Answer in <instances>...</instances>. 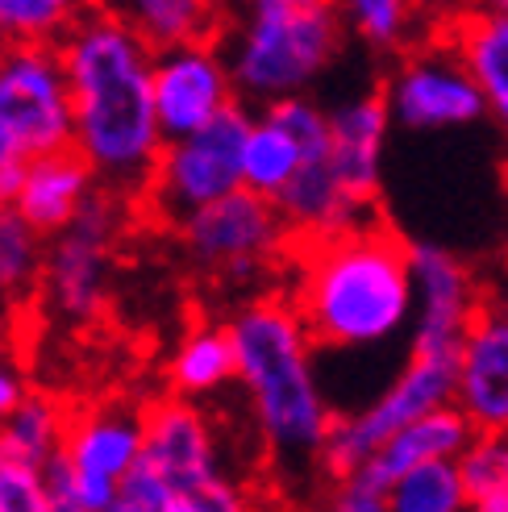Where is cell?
I'll list each match as a JSON object with an SVG mask.
<instances>
[{
  "label": "cell",
  "mask_w": 508,
  "mask_h": 512,
  "mask_svg": "<svg viewBox=\"0 0 508 512\" xmlns=\"http://www.w3.org/2000/svg\"><path fill=\"white\" fill-rule=\"evenodd\" d=\"M454 404V354L409 350L404 367L379 396H371L354 413H338L321 450V475L329 483L354 479L371 458L384 450L400 429Z\"/></svg>",
  "instance_id": "5b68a950"
},
{
  "label": "cell",
  "mask_w": 508,
  "mask_h": 512,
  "mask_svg": "<svg viewBox=\"0 0 508 512\" xmlns=\"http://www.w3.org/2000/svg\"><path fill=\"white\" fill-rule=\"evenodd\" d=\"M279 217H284L292 246H321V242H338L346 234H359V229L375 225L371 204L354 200L325 163H309L292 184L284 188V196L275 200Z\"/></svg>",
  "instance_id": "e0dca14e"
},
{
  "label": "cell",
  "mask_w": 508,
  "mask_h": 512,
  "mask_svg": "<svg viewBox=\"0 0 508 512\" xmlns=\"http://www.w3.org/2000/svg\"><path fill=\"white\" fill-rule=\"evenodd\" d=\"M75 142L59 46H0V171L63 155Z\"/></svg>",
  "instance_id": "8992f818"
},
{
  "label": "cell",
  "mask_w": 508,
  "mask_h": 512,
  "mask_svg": "<svg viewBox=\"0 0 508 512\" xmlns=\"http://www.w3.org/2000/svg\"><path fill=\"white\" fill-rule=\"evenodd\" d=\"M230 383H238L234 367V346H230V329L217 321H196L184 329L167 358V388L180 400H209L221 396Z\"/></svg>",
  "instance_id": "44dd1931"
},
{
  "label": "cell",
  "mask_w": 508,
  "mask_h": 512,
  "mask_svg": "<svg viewBox=\"0 0 508 512\" xmlns=\"http://www.w3.org/2000/svg\"><path fill=\"white\" fill-rule=\"evenodd\" d=\"M42 479H46V492H50V512H88L84 500L75 496V483H71V475H67V467H63V458L46 463Z\"/></svg>",
  "instance_id": "836d02e7"
},
{
  "label": "cell",
  "mask_w": 508,
  "mask_h": 512,
  "mask_svg": "<svg viewBox=\"0 0 508 512\" xmlns=\"http://www.w3.org/2000/svg\"><path fill=\"white\" fill-rule=\"evenodd\" d=\"M121 229H125V196L96 188L80 217L46 242L42 292L63 321L84 325L105 313L113 246Z\"/></svg>",
  "instance_id": "9c48e42d"
},
{
  "label": "cell",
  "mask_w": 508,
  "mask_h": 512,
  "mask_svg": "<svg viewBox=\"0 0 508 512\" xmlns=\"http://www.w3.org/2000/svg\"><path fill=\"white\" fill-rule=\"evenodd\" d=\"M105 512H146V508H138V504H125V500H117V504H109Z\"/></svg>",
  "instance_id": "d590c367"
},
{
  "label": "cell",
  "mask_w": 508,
  "mask_h": 512,
  "mask_svg": "<svg viewBox=\"0 0 508 512\" xmlns=\"http://www.w3.org/2000/svg\"><path fill=\"white\" fill-rule=\"evenodd\" d=\"M292 309L317 350H375L413 329L409 242L388 225H367L338 242L296 254Z\"/></svg>",
  "instance_id": "3957f363"
},
{
  "label": "cell",
  "mask_w": 508,
  "mask_h": 512,
  "mask_svg": "<svg viewBox=\"0 0 508 512\" xmlns=\"http://www.w3.org/2000/svg\"><path fill=\"white\" fill-rule=\"evenodd\" d=\"M471 438H475V429L467 425V417L459 413V408H454V404L438 408V413H429V417L413 421L409 429H400L396 438L379 450L354 479H363V483H371L375 492H384V488H392L400 475H409L417 467L459 463L463 450L471 446Z\"/></svg>",
  "instance_id": "d6986e66"
},
{
  "label": "cell",
  "mask_w": 508,
  "mask_h": 512,
  "mask_svg": "<svg viewBox=\"0 0 508 512\" xmlns=\"http://www.w3.org/2000/svg\"><path fill=\"white\" fill-rule=\"evenodd\" d=\"M454 408L475 433H508V309L484 300L454 354Z\"/></svg>",
  "instance_id": "9a60e30c"
},
{
  "label": "cell",
  "mask_w": 508,
  "mask_h": 512,
  "mask_svg": "<svg viewBox=\"0 0 508 512\" xmlns=\"http://www.w3.org/2000/svg\"><path fill=\"white\" fill-rule=\"evenodd\" d=\"M75 17L67 0H0V46H59Z\"/></svg>",
  "instance_id": "4316f807"
},
{
  "label": "cell",
  "mask_w": 508,
  "mask_h": 512,
  "mask_svg": "<svg viewBox=\"0 0 508 512\" xmlns=\"http://www.w3.org/2000/svg\"><path fill=\"white\" fill-rule=\"evenodd\" d=\"M454 467H459L467 500L508 488V433H475Z\"/></svg>",
  "instance_id": "f1b7e54d"
},
{
  "label": "cell",
  "mask_w": 508,
  "mask_h": 512,
  "mask_svg": "<svg viewBox=\"0 0 508 512\" xmlns=\"http://www.w3.org/2000/svg\"><path fill=\"white\" fill-rule=\"evenodd\" d=\"M446 42L454 46L484 96V113L508 134V5L471 9L446 25Z\"/></svg>",
  "instance_id": "ffe728a7"
},
{
  "label": "cell",
  "mask_w": 508,
  "mask_h": 512,
  "mask_svg": "<svg viewBox=\"0 0 508 512\" xmlns=\"http://www.w3.org/2000/svg\"><path fill=\"white\" fill-rule=\"evenodd\" d=\"M342 17L375 50H404L417 34V9L404 0H350Z\"/></svg>",
  "instance_id": "83f0119b"
},
{
  "label": "cell",
  "mask_w": 508,
  "mask_h": 512,
  "mask_svg": "<svg viewBox=\"0 0 508 512\" xmlns=\"http://www.w3.org/2000/svg\"><path fill=\"white\" fill-rule=\"evenodd\" d=\"M175 234H180L192 267L221 279V284H250V279L267 275L271 267L284 263L292 246L279 209L246 188L192 213Z\"/></svg>",
  "instance_id": "ba28073f"
},
{
  "label": "cell",
  "mask_w": 508,
  "mask_h": 512,
  "mask_svg": "<svg viewBox=\"0 0 508 512\" xmlns=\"http://www.w3.org/2000/svg\"><path fill=\"white\" fill-rule=\"evenodd\" d=\"M384 500L388 512H471L454 463H429L400 475L392 488H384Z\"/></svg>",
  "instance_id": "484cf974"
},
{
  "label": "cell",
  "mask_w": 508,
  "mask_h": 512,
  "mask_svg": "<svg viewBox=\"0 0 508 512\" xmlns=\"http://www.w3.org/2000/svg\"><path fill=\"white\" fill-rule=\"evenodd\" d=\"M150 88H155V113H159L163 142L192 138L238 105L221 38L159 50Z\"/></svg>",
  "instance_id": "4fadbf2b"
},
{
  "label": "cell",
  "mask_w": 508,
  "mask_h": 512,
  "mask_svg": "<svg viewBox=\"0 0 508 512\" xmlns=\"http://www.w3.org/2000/svg\"><path fill=\"white\" fill-rule=\"evenodd\" d=\"M500 304H504V309H508V279H504V292H500Z\"/></svg>",
  "instance_id": "74e56055"
},
{
  "label": "cell",
  "mask_w": 508,
  "mask_h": 512,
  "mask_svg": "<svg viewBox=\"0 0 508 512\" xmlns=\"http://www.w3.org/2000/svg\"><path fill=\"white\" fill-rule=\"evenodd\" d=\"M0 512H50L42 471L0 463Z\"/></svg>",
  "instance_id": "4dcf8cb0"
},
{
  "label": "cell",
  "mask_w": 508,
  "mask_h": 512,
  "mask_svg": "<svg viewBox=\"0 0 508 512\" xmlns=\"http://www.w3.org/2000/svg\"><path fill=\"white\" fill-rule=\"evenodd\" d=\"M259 512H275V508H263V504H259Z\"/></svg>",
  "instance_id": "f35d334b"
},
{
  "label": "cell",
  "mask_w": 508,
  "mask_h": 512,
  "mask_svg": "<svg viewBox=\"0 0 508 512\" xmlns=\"http://www.w3.org/2000/svg\"><path fill=\"white\" fill-rule=\"evenodd\" d=\"M392 113L384 92H363L329 109V171L338 184L363 204H375L384 184V146Z\"/></svg>",
  "instance_id": "2e32d148"
},
{
  "label": "cell",
  "mask_w": 508,
  "mask_h": 512,
  "mask_svg": "<svg viewBox=\"0 0 508 512\" xmlns=\"http://www.w3.org/2000/svg\"><path fill=\"white\" fill-rule=\"evenodd\" d=\"M46 238L25 225L13 209H0V304L25 300L42 284Z\"/></svg>",
  "instance_id": "d4e9b609"
},
{
  "label": "cell",
  "mask_w": 508,
  "mask_h": 512,
  "mask_svg": "<svg viewBox=\"0 0 508 512\" xmlns=\"http://www.w3.org/2000/svg\"><path fill=\"white\" fill-rule=\"evenodd\" d=\"M275 125H284L292 134V142L304 150L309 163H325L329 159V109H321L313 96H292L279 100V105L263 109Z\"/></svg>",
  "instance_id": "f546056e"
},
{
  "label": "cell",
  "mask_w": 508,
  "mask_h": 512,
  "mask_svg": "<svg viewBox=\"0 0 508 512\" xmlns=\"http://www.w3.org/2000/svg\"><path fill=\"white\" fill-rule=\"evenodd\" d=\"M238 388L279 475H321V450L338 413L317 375V346L288 296H254L225 321Z\"/></svg>",
  "instance_id": "7a4b0ae2"
},
{
  "label": "cell",
  "mask_w": 508,
  "mask_h": 512,
  "mask_svg": "<svg viewBox=\"0 0 508 512\" xmlns=\"http://www.w3.org/2000/svg\"><path fill=\"white\" fill-rule=\"evenodd\" d=\"M96 188L100 184H96L92 167L75 155V150H63V155H46V159L25 163L21 188L9 209L30 229H38L42 238H55L80 217V209L92 200Z\"/></svg>",
  "instance_id": "ac0fdd59"
},
{
  "label": "cell",
  "mask_w": 508,
  "mask_h": 512,
  "mask_svg": "<svg viewBox=\"0 0 508 512\" xmlns=\"http://www.w3.org/2000/svg\"><path fill=\"white\" fill-rule=\"evenodd\" d=\"M346 17L325 0H254L221 34L238 105H279L309 96L313 80L342 55Z\"/></svg>",
  "instance_id": "277c9868"
},
{
  "label": "cell",
  "mask_w": 508,
  "mask_h": 512,
  "mask_svg": "<svg viewBox=\"0 0 508 512\" xmlns=\"http://www.w3.org/2000/svg\"><path fill=\"white\" fill-rule=\"evenodd\" d=\"M30 375H25V367L17 363V354L0 342V421H9L17 408L25 404V396H30Z\"/></svg>",
  "instance_id": "d6a6232c"
},
{
  "label": "cell",
  "mask_w": 508,
  "mask_h": 512,
  "mask_svg": "<svg viewBox=\"0 0 508 512\" xmlns=\"http://www.w3.org/2000/svg\"><path fill=\"white\" fill-rule=\"evenodd\" d=\"M125 21L138 30V38L155 50H175L192 42H213L221 38V17L213 5L200 0H134L125 9Z\"/></svg>",
  "instance_id": "cb8c5ba5"
},
{
  "label": "cell",
  "mask_w": 508,
  "mask_h": 512,
  "mask_svg": "<svg viewBox=\"0 0 508 512\" xmlns=\"http://www.w3.org/2000/svg\"><path fill=\"white\" fill-rule=\"evenodd\" d=\"M379 92L400 130H459L488 117L467 63L454 55L446 38L409 50Z\"/></svg>",
  "instance_id": "8fae6325"
},
{
  "label": "cell",
  "mask_w": 508,
  "mask_h": 512,
  "mask_svg": "<svg viewBox=\"0 0 508 512\" xmlns=\"http://www.w3.org/2000/svg\"><path fill=\"white\" fill-rule=\"evenodd\" d=\"M471 512H508V488H500V492H492V496L471 500Z\"/></svg>",
  "instance_id": "e575fe53"
},
{
  "label": "cell",
  "mask_w": 508,
  "mask_h": 512,
  "mask_svg": "<svg viewBox=\"0 0 508 512\" xmlns=\"http://www.w3.org/2000/svg\"><path fill=\"white\" fill-rule=\"evenodd\" d=\"M71 125L80 155L100 188L138 200L163 155V130L155 113V50H150L125 13L88 9L59 42Z\"/></svg>",
  "instance_id": "6da1fadb"
},
{
  "label": "cell",
  "mask_w": 508,
  "mask_h": 512,
  "mask_svg": "<svg viewBox=\"0 0 508 512\" xmlns=\"http://www.w3.org/2000/svg\"><path fill=\"white\" fill-rule=\"evenodd\" d=\"M304 167H309V159L284 125H275L267 113H254L242 146V188L275 204Z\"/></svg>",
  "instance_id": "603a6c76"
},
{
  "label": "cell",
  "mask_w": 508,
  "mask_h": 512,
  "mask_svg": "<svg viewBox=\"0 0 508 512\" xmlns=\"http://www.w3.org/2000/svg\"><path fill=\"white\" fill-rule=\"evenodd\" d=\"M142 446H146L142 408L121 400L75 408L59 458L75 483V496L84 500L88 512H105L109 504H117L121 483L142 463Z\"/></svg>",
  "instance_id": "30bf717a"
},
{
  "label": "cell",
  "mask_w": 508,
  "mask_h": 512,
  "mask_svg": "<svg viewBox=\"0 0 508 512\" xmlns=\"http://www.w3.org/2000/svg\"><path fill=\"white\" fill-rule=\"evenodd\" d=\"M67 421L71 413L59 396L30 392L9 421H0V463L46 471V463H55L63 450Z\"/></svg>",
  "instance_id": "7402d4cb"
},
{
  "label": "cell",
  "mask_w": 508,
  "mask_h": 512,
  "mask_svg": "<svg viewBox=\"0 0 508 512\" xmlns=\"http://www.w3.org/2000/svg\"><path fill=\"white\" fill-rule=\"evenodd\" d=\"M142 425L146 446L138 467L155 475L171 500H192L234 475L225 467L217 425L200 404L180 396H159L155 404L142 408Z\"/></svg>",
  "instance_id": "7c38bea8"
},
{
  "label": "cell",
  "mask_w": 508,
  "mask_h": 512,
  "mask_svg": "<svg viewBox=\"0 0 508 512\" xmlns=\"http://www.w3.org/2000/svg\"><path fill=\"white\" fill-rule=\"evenodd\" d=\"M409 271H413V346L409 350H438L459 354L467 325L484 309L479 275L454 250L438 242H409Z\"/></svg>",
  "instance_id": "5bb4252c"
},
{
  "label": "cell",
  "mask_w": 508,
  "mask_h": 512,
  "mask_svg": "<svg viewBox=\"0 0 508 512\" xmlns=\"http://www.w3.org/2000/svg\"><path fill=\"white\" fill-rule=\"evenodd\" d=\"M317 512H388V500L363 479H342V483H329Z\"/></svg>",
  "instance_id": "1f68e13d"
},
{
  "label": "cell",
  "mask_w": 508,
  "mask_h": 512,
  "mask_svg": "<svg viewBox=\"0 0 508 512\" xmlns=\"http://www.w3.org/2000/svg\"><path fill=\"white\" fill-rule=\"evenodd\" d=\"M0 209H5V200H0Z\"/></svg>",
  "instance_id": "ab89813d"
},
{
  "label": "cell",
  "mask_w": 508,
  "mask_h": 512,
  "mask_svg": "<svg viewBox=\"0 0 508 512\" xmlns=\"http://www.w3.org/2000/svg\"><path fill=\"white\" fill-rule=\"evenodd\" d=\"M250 117L254 113L246 105H234L213 125H205L200 134L167 142L155 171H150L146 192L138 196L142 209L150 217H159V221L180 229L192 213L209 209V204L238 192L242 188V146H246Z\"/></svg>",
  "instance_id": "52a82bcc"
},
{
  "label": "cell",
  "mask_w": 508,
  "mask_h": 512,
  "mask_svg": "<svg viewBox=\"0 0 508 512\" xmlns=\"http://www.w3.org/2000/svg\"><path fill=\"white\" fill-rule=\"evenodd\" d=\"M163 512H196L192 504H184V500H167V508Z\"/></svg>",
  "instance_id": "8d00e7d4"
}]
</instances>
